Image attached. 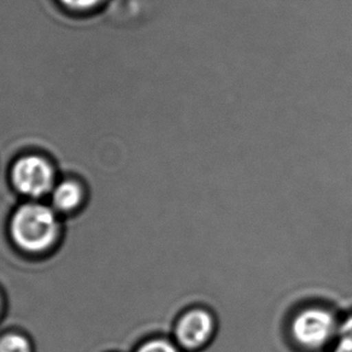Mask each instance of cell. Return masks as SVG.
<instances>
[{
    "mask_svg": "<svg viewBox=\"0 0 352 352\" xmlns=\"http://www.w3.org/2000/svg\"><path fill=\"white\" fill-rule=\"evenodd\" d=\"M58 232L57 211L41 203L22 204L11 217V238L16 246L28 252H41L51 248Z\"/></svg>",
    "mask_w": 352,
    "mask_h": 352,
    "instance_id": "obj_1",
    "label": "cell"
},
{
    "mask_svg": "<svg viewBox=\"0 0 352 352\" xmlns=\"http://www.w3.org/2000/svg\"><path fill=\"white\" fill-rule=\"evenodd\" d=\"M11 182L16 191L30 199L47 196L54 185V170L49 162L39 156H25L15 162Z\"/></svg>",
    "mask_w": 352,
    "mask_h": 352,
    "instance_id": "obj_2",
    "label": "cell"
},
{
    "mask_svg": "<svg viewBox=\"0 0 352 352\" xmlns=\"http://www.w3.org/2000/svg\"><path fill=\"white\" fill-rule=\"evenodd\" d=\"M337 320L322 308L304 309L292 321V336L299 345L320 349L332 340L338 332Z\"/></svg>",
    "mask_w": 352,
    "mask_h": 352,
    "instance_id": "obj_3",
    "label": "cell"
},
{
    "mask_svg": "<svg viewBox=\"0 0 352 352\" xmlns=\"http://www.w3.org/2000/svg\"><path fill=\"white\" fill-rule=\"evenodd\" d=\"M215 329V320L204 309H192L176 323L175 338L185 349L196 350L209 342Z\"/></svg>",
    "mask_w": 352,
    "mask_h": 352,
    "instance_id": "obj_4",
    "label": "cell"
},
{
    "mask_svg": "<svg viewBox=\"0 0 352 352\" xmlns=\"http://www.w3.org/2000/svg\"><path fill=\"white\" fill-rule=\"evenodd\" d=\"M52 208L60 212L76 210L83 198L82 187L75 180H64L54 185L51 192Z\"/></svg>",
    "mask_w": 352,
    "mask_h": 352,
    "instance_id": "obj_5",
    "label": "cell"
},
{
    "mask_svg": "<svg viewBox=\"0 0 352 352\" xmlns=\"http://www.w3.org/2000/svg\"><path fill=\"white\" fill-rule=\"evenodd\" d=\"M0 352H33V346L23 334L8 333L0 337Z\"/></svg>",
    "mask_w": 352,
    "mask_h": 352,
    "instance_id": "obj_6",
    "label": "cell"
},
{
    "mask_svg": "<svg viewBox=\"0 0 352 352\" xmlns=\"http://www.w3.org/2000/svg\"><path fill=\"white\" fill-rule=\"evenodd\" d=\"M333 352H352V316L338 328L337 342Z\"/></svg>",
    "mask_w": 352,
    "mask_h": 352,
    "instance_id": "obj_7",
    "label": "cell"
},
{
    "mask_svg": "<svg viewBox=\"0 0 352 352\" xmlns=\"http://www.w3.org/2000/svg\"><path fill=\"white\" fill-rule=\"evenodd\" d=\"M135 352H179V350L173 342L166 339H152L138 347Z\"/></svg>",
    "mask_w": 352,
    "mask_h": 352,
    "instance_id": "obj_8",
    "label": "cell"
},
{
    "mask_svg": "<svg viewBox=\"0 0 352 352\" xmlns=\"http://www.w3.org/2000/svg\"><path fill=\"white\" fill-rule=\"evenodd\" d=\"M63 6L76 9V10H85L91 9L94 6H98L102 0H59Z\"/></svg>",
    "mask_w": 352,
    "mask_h": 352,
    "instance_id": "obj_9",
    "label": "cell"
}]
</instances>
